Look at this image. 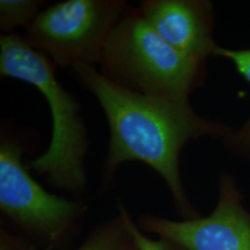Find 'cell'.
<instances>
[{"label":"cell","instance_id":"30bf717a","mask_svg":"<svg viewBox=\"0 0 250 250\" xmlns=\"http://www.w3.org/2000/svg\"><path fill=\"white\" fill-rule=\"evenodd\" d=\"M40 0H1L0 1V29L2 33L19 27L27 28L35 20L42 7Z\"/></svg>","mask_w":250,"mask_h":250},{"label":"cell","instance_id":"ba28073f","mask_svg":"<svg viewBox=\"0 0 250 250\" xmlns=\"http://www.w3.org/2000/svg\"><path fill=\"white\" fill-rule=\"evenodd\" d=\"M131 214L122 202L118 213L90 230L74 250H139L131 230Z\"/></svg>","mask_w":250,"mask_h":250},{"label":"cell","instance_id":"7c38bea8","mask_svg":"<svg viewBox=\"0 0 250 250\" xmlns=\"http://www.w3.org/2000/svg\"><path fill=\"white\" fill-rule=\"evenodd\" d=\"M0 250H40L24 236H17L4 228L0 229Z\"/></svg>","mask_w":250,"mask_h":250},{"label":"cell","instance_id":"52a82bcc","mask_svg":"<svg viewBox=\"0 0 250 250\" xmlns=\"http://www.w3.org/2000/svg\"><path fill=\"white\" fill-rule=\"evenodd\" d=\"M139 12L165 42L192 61L215 56L213 6L208 0H142Z\"/></svg>","mask_w":250,"mask_h":250},{"label":"cell","instance_id":"8fae6325","mask_svg":"<svg viewBox=\"0 0 250 250\" xmlns=\"http://www.w3.org/2000/svg\"><path fill=\"white\" fill-rule=\"evenodd\" d=\"M130 225L139 250H183L169 240H166L164 237H153L152 235L144 233L133 219H131Z\"/></svg>","mask_w":250,"mask_h":250},{"label":"cell","instance_id":"3957f363","mask_svg":"<svg viewBox=\"0 0 250 250\" xmlns=\"http://www.w3.org/2000/svg\"><path fill=\"white\" fill-rule=\"evenodd\" d=\"M100 72L130 92L190 103L205 80V64L186 57L165 42L138 7L126 9L109 37Z\"/></svg>","mask_w":250,"mask_h":250},{"label":"cell","instance_id":"9c48e42d","mask_svg":"<svg viewBox=\"0 0 250 250\" xmlns=\"http://www.w3.org/2000/svg\"><path fill=\"white\" fill-rule=\"evenodd\" d=\"M215 56L228 59L250 83V49H225L219 46ZM221 139L225 147L230 153L250 161V117L241 127L232 129Z\"/></svg>","mask_w":250,"mask_h":250},{"label":"cell","instance_id":"6da1fadb","mask_svg":"<svg viewBox=\"0 0 250 250\" xmlns=\"http://www.w3.org/2000/svg\"><path fill=\"white\" fill-rule=\"evenodd\" d=\"M78 83L99 102L109 127L102 182L107 187L120 166L140 162L165 181L181 219L199 217L187 196L180 170L184 146L202 137H223L232 127L198 115L190 103L152 98L115 85L95 66L71 68Z\"/></svg>","mask_w":250,"mask_h":250},{"label":"cell","instance_id":"7a4b0ae2","mask_svg":"<svg viewBox=\"0 0 250 250\" xmlns=\"http://www.w3.org/2000/svg\"><path fill=\"white\" fill-rule=\"evenodd\" d=\"M57 66L17 34L0 37V74L29 83L44 96L52 120L51 140L42 154L27 164L28 169L44 175L49 184L80 196L87 187L85 160L88 132L81 107L73 94L59 83Z\"/></svg>","mask_w":250,"mask_h":250},{"label":"cell","instance_id":"8992f818","mask_svg":"<svg viewBox=\"0 0 250 250\" xmlns=\"http://www.w3.org/2000/svg\"><path fill=\"white\" fill-rule=\"evenodd\" d=\"M140 229L164 237L183 250H250V213L242 205L236 181L223 174L218 183V202L208 217L174 220L155 214L140 215Z\"/></svg>","mask_w":250,"mask_h":250},{"label":"cell","instance_id":"277c9868","mask_svg":"<svg viewBox=\"0 0 250 250\" xmlns=\"http://www.w3.org/2000/svg\"><path fill=\"white\" fill-rule=\"evenodd\" d=\"M24 145L14 136L0 139V211L40 250L71 245L87 206L45 190L23 164Z\"/></svg>","mask_w":250,"mask_h":250},{"label":"cell","instance_id":"5b68a950","mask_svg":"<svg viewBox=\"0 0 250 250\" xmlns=\"http://www.w3.org/2000/svg\"><path fill=\"white\" fill-rule=\"evenodd\" d=\"M124 0H66L41 11L26 28L27 42L57 67L95 66L126 9Z\"/></svg>","mask_w":250,"mask_h":250}]
</instances>
